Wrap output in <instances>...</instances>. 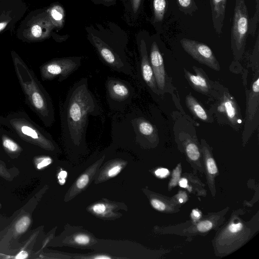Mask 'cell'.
<instances>
[{
  "instance_id": "4dcf8cb0",
  "label": "cell",
  "mask_w": 259,
  "mask_h": 259,
  "mask_svg": "<svg viewBox=\"0 0 259 259\" xmlns=\"http://www.w3.org/2000/svg\"><path fill=\"white\" fill-rule=\"evenodd\" d=\"M105 206L103 204H97L94 206L93 210L97 213H102L105 210Z\"/></svg>"
},
{
  "instance_id": "8fae6325",
  "label": "cell",
  "mask_w": 259,
  "mask_h": 259,
  "mask_svg": "<svg viewBox=\"0 0 259 259\" xmlns=\"http://www.w3.org/2000/svg\"><path fill=\"white\" fill-rule=\"evenodd\" d=\"M196 74H193L185 68V76L190 85L195 90L204 94H208L211 90L209 80L201 69L196 66H193Z\"/></svg>"
},
{
  "instance_id": "d590c367",
  "label": "cell",
  "mask_w": 259,
  "mask_h": 259,
  "mask_svg": "<svg viewBox=\"0 0 259 259\" xmlns=\"http://www.w3.org/2000/svg\"><path fill=\"white\" fill-rule=\"evenodd\" d=\"M191 214L192 218L196 220L198 219L200 217L199 212L196 210H193Z\"/></svg>"
},
{
  "instance_id": "9c48e42d",
  "label": "cell",
  "mask_w": 259,
  "mask_h": 259,
  "mask_svg": "<svg viewBox=\"0 0 259 259\" xmlns=\"http://www.w3.org/2000/svg\"><path fill=\"white\" fill-rule=\"evenodd\" d=\"M149 60L158 90L162 91L165 85V72L163 57L155 41L151 46Z\"/></svg>"
},
{
  "instance_id": "f546056e",
  "label": "cell",
  "mask_w": 259,
  "mask_h": 259,
  "mask_svg": "<svg viewBox=\"0 0 259 259\" xmlns=\"http://www.w3.org/2000/svg\"><path fill=\"white\" fill-rule=\"evenodd\" d=\"M155 174L157 177L163 178L168 176L169 174V171L167 169L160 168L155 171Z\"/></svg>"
},
{
  "instance_id": "30bf717a",
  "label": "cell",
  "mask_w": 259,
  "mask_h": 259,
  "mask_svg": "<svg viewBox=\"0 0 259 259\" xmlns=\"http://www.w3.org/2000/svg\"><path fill=\"white\" fill-rule=\"evenodd\" d=\"M140 71L142 78L148 87L153 93L158 94L159 91L148 55L146 45L143 39L140 42Z\"/></svg>"
},
{
  "instance_id": "6da1fadb",
  "label": "cell",
  "mask_w": 259,
  "mask_h": 259,
  "mask_svg": "<svg viewBox=\"0 0 259 259\" xmlns=\"http://www.w3.org/2000/svg\"><path fill=\"white\" fill-rule=\"evenodd\" d=\"M100 113V107L89 88L88 78L83 77L74 82L60 106L63 139L71 143H82L87 134L89 116H99Z\"/></svg>"
},
{
  "instance_id": "1f68e13d",
  "label": "cell",
  "mask_w": 259,
  "mask_h": 259,
  "mask_svg": "<svg viewBox=\"0 0 259 259\" xmlns=\"http://www.w3.org/2000/svg\"><path fill=\"white\" fill-rule=\"evenodd\" d=\"M120 166L118 165L115 166L109 170L108 176L111 177H114L120 172Z\"/></svg>"
},
{
  "instance_id": "5bb4252c",
  "label": "cell",
  "mask_w": 259,
  "mask_h": 259,
  "mask_svg": "<svg viewBox=\"0 0 259 259\" xmlns=\"http://www.w3.org/2000/svg\"><path fill=\"white\" fill-rule=\"evenodd\" d=\"M186 104L195 116L202 121H209V117L206 110L191 93L186 97Z\"/></svg>"
},
{
  "instance_id": "277c9868",
  "label": "cell",
  "mask_w": 259,
  "mask_h": 259,
  "mask_svg": "<svg viewBox=\"0 0 259 259\" xmlns=\"http://www.w3.org/2000/svg\"><path fill=\"white\" fill-rule=\"evenodd\" d=\"M249 16L245 0H235L231 31V46L236 59L244 52L248 34Z\"/></svg>"
},
{
  "instance_id": "4fadbf2b",
  "label": "cell",
  "mask_w": 259,
  "mask_h": 259,
  "mask_svg": "<svg viewBox=\"0 0 259 259\" xmlns=\"http://www.w3.org/2000/svg\"><path fill=\"white\" fill-rule=\"evenodd\" d=\"M227 1V0L210 1L213 26L218 35L222 33Z\"/></svg>"
},
{
  "instance_id": "ab89813d",
  "label": "cell",
  "mask_w": 259,
  "mask_h": 259,
  "mask_svg": "<svg viewBox=\"0 0 259 259\" xmlns=\"http://www.w3.org/2000/svg\"><path fill=\"white\" fill-rule=\"evenodd\" d=\"M59 181L61 185H63L65 183V179H59Z\"/></svg>"
},
{
  "instance_id": "ffe728a7",
  "label": "cell",
  "mask_w": 259,
  "mask_h": 259,
  "mask_svg": "<svg viewBox=\"0 0 259 259\" xmlns=\"http://www.w3.org/2000/svg\"><path fill=\"white\" fill-rule=\"evenodd\" d=\"M205 160L207 172L211 175H214L218 173V169L215 162L209 154L207 148L204 147Z\"/></svg>"
},
{
  "instance_id": "3957f363",
  "label": "cell",
  "mask_w": 259,
  "mask_h": 259,
  "mask_svg": "<svg viewBox=\"0 0 259 259\" xmlns=\"http://www.w3.org/2000/svg\"><path fill=\"white\" fill-rule=\"evenodd\" d=\"M0 125L7 127L15 136L26 142L44 147L54 146L50 133L35 122L25 111L0 115Z\"/></svg>"
},
{
  "instance_id": "836d02e7",
  "label": "cell",
  "mask_w": 259,
  "mask_h": 259,
  "mask_svg": "<svg viewBox=\"0 0 259 259\" xmlns=\"http://www.w3.org/2000/svg\"><path fill=\"white\" fill-rule=\"evenodd\" d=\"M28 256V253L24 250L20 251L15 257L17 259H24Z\"/></svg>"
},
{
  "instance_id": "74e56055",
  "label": "cell",
  "mask_w": 259,
  "mask_h": 259,
  "mask_svg": "<svg viewBox=\"0 0 259 259\" xmlns=\"http://www.w3.org/2000/svg\"><path fill=\"white\" fill-rule=\"evenodd\" d=\"M7 25V23L6 22H0V31L5 28Z\"/></svg>"
},
{
  "instance_id": "2e32d148",
  "label": "cell",
  "mask_w": 259,
  "mask_h": 259,
  "mask_svg": "<svg viewBox=\"0 0 259 259\" xmlns=\"http://www.w3.org/2000/svg\"><path fill=\"white\" fill-rule=\"evenodd\" d=\"M136 123L137 131L141 135L150 137L155 134L154 126L147 120L141 118L137 120Z\"/></svg>"
},
{
  "instance_id": "9a60e30c",
  "label": "cell",
  "mask_w": 259,
  "mask_h": 259,
  "mask_svg": "<svg viewBox=\"0 0 259 259\" xmlns=\"http://www.w3.org/2000/svg\"><path fill=\"white\" fill-rule=\"evenodd\" d=\"M167 7V0H153L154 22H159L163 20Z\"/></svg>"
},
{
  "instance_id": "5b68a950",
  "label": "cell",
  "mask_w": 259,
  "mask_h": 259,
  "mask_svg": "<svg viewBox=\"0 0 259 259\" xmlns=\"http://www.w3.org/2000/svg\"><path fill=\"white\" fill-rule=\"evenodd\" d=\"M81 57H69L50 60L39 67L41 79L51 80L56 78L59 82L66 79L81 65Z\"/></svg>"
},
{
  "instance_id": "60d3db41",
  "label": "cell",
  "mask_w": 259,
  "mask_h": 259,
  "mask_svg": "<svg viewBox=\"0 0 259 259\" xmlns=\"http://www.w3.org/2000/svg\"><path fill=\"white\" fill-rule=\"evenodd\" d=\"M255 1H256V0H255Z\"/></svg>"
},
{
  "instance_id": "ac0fdd59",
  "label": "cell",
  "mask_w": 259,
  "mask_h": 259,
  "mask_svg": "<svg viewBox=\"0 0 259 259\" xmlns=\"http://www.w3.org/2000/svg\"><path fill=\"white\" fill-rule=\"evenodd\" d=\"M50 16L57 26H61L64 19V11L60 6L56 5L51 8Z\"/></svg>"
},
{
  "instance_id": "603a6c76",
  "label": "cell",
  "mask_w": 259,
  "mask_h": 259,
  "mask_svg": "<svg viewBox=\"0 0 259 259\" xmlns=\"http://www.w3.org/2000/svg\"><path fill=\"white\" fill-rule=\"evenodd\" d=\"M43 26L39 23H36L31 28V33L33 37L35 38H40L44 37L46 35L44 34Z\"/></svg>"
},
{
  "instance_id": "f35d334b",
  "label": "cell",
  "mask_w": 259,
  "mask_h": 259,
  "mask_svg": "<svg viewBox=\"0 0 259 259\" xmlns=\"http://www.w3.org/2000/svg\"><path fill=\"white\" fill-rule=\"evenodd\" d=\"M96 258H110L109 257L106 256H99L95 257Z\"/></svg>"
},
{
  "instance_id": "83f0119b",
  "label": "cell",
  "mask_w": 259,
  "mask_h": 259,
  "mask_svg": "<svg viewBox=\"0 0 259 259\" xmlns=\"http://www.w3.org/2000/svg\"><path fill=\"white\" fill-rule=\"evenodd\" d=\"M39 160H40L37 165L38 169H41L49 165L52 162L51 158L49 157H41Z\"/></svg>"
},
{
  "instance_id": "8992f818",
  "label": "cell",
  "mask_w": 259,
  "mask_h": 259,
  "mask_svg": "<svg viewBox=\"0 0 259 259\" xmlns=\"http://www.w3.org/2000/svg\"><path fill=\"white\" fill-rule=\"evenodd\" d=\"M107 100L110 108L123 111L134 96V89L127 81L109 77L106 80Z\"/></svg>"
},
{
  "instance_id": "4316f807",
  "label": "cell",
  "mask_w": 259,
  "mask_h": 259,
  "mask_svg": "<svg viewBox=\"0 0 259 259\" xmlns=\"http://www.w3.org/2000/svg\"><path fill=\"white\" fill-rule=\"evenodd\" d=\"M89 180V178L87 175H82L76 182L77 187L79 189L84 188L87 185Z\"/></svg>"
},
{
  "instance_id": "d6986e66",
  "label": "cell",
  "mask_w": 259,
  "mask_h": 259,
  "mask_svg": "<svg viewBox=\"0 0 259 259\" xmlns=\"http://www.w3.org/2000/svg\"><path fill=\"white\" fill-rule=\"evenodd\" d=\"M255 10L253 17L248 24V33L253 36L255 33L258 24L259 20V0L255 1Z\"/></svg>"
},
{
  "instance_id": "44dd1931",
  "label": "cell",
  "mask_w": 259,
  "mask_h": 259,
  "mask_svg": "<svg viewBox=\"0 0 259 259\" xmlns=\"http://www.w3.org/2000/svg\"><path fill=\"white\" fill-rule=\"evenodd\" d=\"M188 157L192 161H197L200 158V154L198 146L193 142L189 141L185 146Z\"/></svg>"
},
{
  "instance_id": "7c38bea8",
  "label": "cell",
  "mask_w": 259,
  "mask_h": 259,
  "mask_svg": "<svg viewBox=\"0 0 259 259\" xmlns=\"http://www.w3.org/2000/svg\"><path fill=\"white\" fill-rule=\"evenodd\" d=\"M219 107L220 111L226 115L231 123L235 125L241 123L242 120L239 108L235 99L230 94H224Z\"/></svg>"
},
{
  "instance_id": "f1b7e54d",
  "label": "cell",
  "mask_w": 259,
  "mask_h": 259,
  "mask_svg": "<svg viewBox=\"0 0 259 259\" xmlns=\"http://www.w3.org/2000/svg\"><path fill=\"white\" fill-rule=\"evenodd\" d=\"M75 241L78 244H87L89 242L90 238L85 235L80 234L75 237Z\"/></svg>"
},
{
  "instance_id": "484cf974",
  "label": "cell",
  "mask_w": 259,
  "mask_h": 259,
  "mask_svg": "<svg viewBox=\"0 0 259 259\" xmlns=\"http://www.w3.org/2000/svg\"><path fill=\"white\" fill-rule=\"evenodd\" d=\"M151 203L152 206L158 210L164 211L166 209V205L165 204L158 199H152L151 201Z\"/></svg>"
},
{
  "instance_id": "d6a6232c",
  "label": "cell",
  "mask_w": 259,
  "mask_h": 259,
  "mask_svg": "<svg viewBox=\"0 0 259 259\" xmlns=\"http://www.w3.org/2000/svg\"><path fill=\"white\" fill-rule=\"evenodd\" d=\"M141 0H132V7L135 13L137 12L140 5Z\"/></svg>"
},
{
  "instance_id": "cb8c5ba5",
  "label": "cell",
  "mask_w": 259,
  "mask_h": 259,
  "mask_svg": "<svg viewBox=\"0 0 259 259\" xmlns=\"http://www.w3.org/2000/svg\"><path fill=\"white\" fill-rule=\"evenodd\" d=\"M213 227V223L210 220L201 221L196 226L197 230L200 232H205L210 230Z\"/></svg>"
},
{
  "instance_id": "52a82bcc",
  "label": "cell",
  "mask_w": 259,
  "mask_h": 259,
  "mask_svg": "<svg viewBox=\"0 0 259 259\" xmlns=\"http://www.w3.org/2000/svg\"><path fill=\"white\" fill-rule=\"evenodd\" d=\"M180 44L185 51L199 63L216 71L220 70L215 56L207 45L185 38L181 39Z\"/></svg>"
},
{
  "instance_id": "d4e9b609",
  "label": "cell",
  "mask_w": 259,
  "mask_h": 259,
  "mask_svg": "<svg viewBox=\"0 0 259 259\" xmlns=\"http://www.w3.org/2000/svg\"><path fill=\"white\" fill-rule=\"evenodd\" d=\"M181 171V170L180 166H177V168L174 170L172 179L169 183V187L175 186L177 185L180 179Z\"/></svg>"
},
{
  "instance_id": "8d00e7d4",
  "label": "cell",
  "mask_w": 259,
  "mask_h": 259,
  "mask_svg": "<svg viewBox=\"0 0 259 259\" xmlns=\"http://www.w3.org/2000/svg\"><path fill=\"white\" fill-rule=\"evenodd\" d=\"M67 173L66 171L62 170L58 175V179H65L66 178Z\"/></svg>"
},
{
  "instance_id": "ba28073f",
  "label": "cell",
  "mask_w": 259,
  "mask_h": 259,
  "mask_svg": "<svg viewBox=\"0 0 259 259\" xmlns=\"http://www.w3.org/2000/svg\"><path fill=\"white\" fill-rule=\"evenodd\" d=\"M259 78L252 83L247 100L246 116L243 136L247 140L258 124Z\"/></svg>"
},
{
  "instance_id": "7a4b0ae2",
  "label": "cell",
  "mask_w": 259,
  "mask_h": 259,
  "mask_svg": "<svg viewBox=\"0 0 259 259\" xmlns=\"http://www.w3.org/2000/svg\"><path fill=\"white\" fill-rule=\"evenodd\" d=\"M13 65L25 102L47 127L54 123L55 110L49 94L30 69L15 52H12Z\"/></svg>"
},
{
  "instance_id": "7402d4cb",
  "label": "cell",
  "mask_w": 259,
  "mask_h": 259,
  "mask_svg": "<svg viewBox=\"0 0 259 259\" xmlns=\"http://www.w3.org/2000/svg\"><path fill=\"white\" fill-rule=\"evenodd\" d=\"M30 223V219L27 216L21 218L16 223L15 229L18 233H22L26 231Z\"/></svg>"
},
{
  "instance_id": "e575fe53",
  "label": "cell",
  "mask_w": 259,
  "mask_h": 259,
  "mask_svg": "<svg viewBox=\"0 0 259 259\" xmlns=\"http://www.w3.org/2000/svg\"><path fill=\"white\" fill-rule=\"evenodd\" d=\"M179 186L182 188H186L187 187V180L185 178H182L179 181Z\"/></svg>"
},
{
  "instance_id": "e0dca14e",
  "label": "cell",
  "mask_w": 259,
  "mask_h": 259,
  "mask_svg": "<svg viewBox=\"0 0 259 259\" xmlns=\"http://www.w3.org/2000/svg\"><path fill=\"white\" fill-rule=\"evenodd\" d=\"M177 3L180 10L186 14H191L198 9L194 0H177Z\"/></svg>"
}]
</instances>
